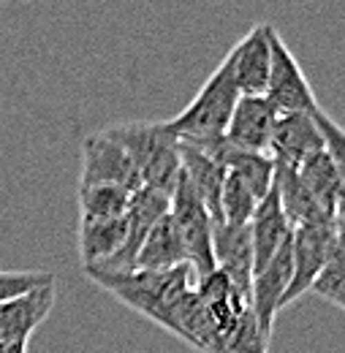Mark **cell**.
Listing matches in <instances>:
<instances>
[{
	"label": "cell",
	"mask_w": 345,
	"mask_h": 353,
	"mask_svg": "<svg viewBox=\"0 0 345 353\" xmlns=\"http://www.w3.org/2000/svg\"><path fill=\"white\" fill-rule=\"evenodd\" d=\"M277 114L266 95H239L223 133L226 144L245 152H266Z\"/></svg>",
	"instance_id": "obj_12"
},
{
	"label": "cell",
	"mask_w": 345,
	"mask_h": 353,
	"mask_svg": "<svg viewBox=\"0 0 345 353\" xmlns=\"http://www.w3.org/2000/svg\"><path fill=\"white\" fill-rule=\"evenodd\" d=\"M185 264H188V256H185L177 223H174L172 212H166L161 221L150 228L144 245L136 253L133 269H141V272H169V269H177V266Z\"/></svg>",
	"instance_id": "obj_17"
},
{
	"label": "cell",
	"mask_w": 345,
	"mask_h": 353,
	"mask_svg": "<svg viewBox=\"0 0 345 353\" xmlns=\"http://www.w3.org/2000/svg\"><path fill=\"white\" fill-rule=\"evenodd\" d=\"M269 22H259L253 30H248L234 49L223 57L231 79L239 90V95H264L272 68V49H269Z\"/></svg>",
	"instance_id": "obj_10"
},
{
	"label": "cell",
	"mask_w": 345,
	"mask_h": 353,
	"mask_svg": "<svg viewBox=\"0 0 345 353\" xmlns=\"http://www.w3.org/2000/svg\"><path fill=\"white\" fill-rule=\"evenodd\" d=\"M55 299H57V285L55 280H49L19 296L0 302V345L30 343L33 332L55 310Z\"/></svg>",
	"instance_id": "obj_11"
},
{
	"label": "cell",
	"mask_w": 345,
	"mask_h": 353,
	"mask_svg": "<svg viewBox=\"0 0 345 353\" xmlns=\"http://www.w3.org/2000/svg\"><path fill=\"white\" fill-rule=\"evenodd\" d=\"M269 49H272V68H269V82L264 95L272 101V106L280 114H288V112L315 114L321 109L318 98L304 77L299 60L294 57V52L275 28L269 30Z\"/></svg>",
	"instance_id": "obj_6"
},
{
	"label": "cell",
	"mask_w": 345,
	"mask_h": 353,
	"mask_svg": "<svg viewBox=\"0 0 345 353\" xmlns=\"http://www.w3.org/2000/svg\"><path fill=\"white\" fill-rule=\"evenodd\" d=\"M291 239L266 261V264L253 272V283H250V307L264 329V334L272 337L275 329V318L283 310V296L288 291L291 283Z\"/></svg>",
	"instance_id": "obj_13"
},
{
	"label": "cell",
	"mask_w": 345,
	"mask_h": 353,
	"mask_svg": "<svg viewBox=\"0 0 345 353\" xmlns=\"http://www.w3.org/2000/svg\"><path fill=\"white\" fill-rule=\"evenodd\" d=\"M310 291L315 296H321L324 302L345 310V228H340V225H337L329 259H326L324 269L318 272L315 283L310 285Z\"/></svg>",
	"instance_id": "obj_20"
},
{
	"label": "cell",
	"mask_w": 345,
	"mask_h": 353,
	"mask_svg": "<svg viewBox=\"0 0 345 353\" xmlns=\"http://www.w3.org/2000/svg\"><path fill=\"white\" fill-rule=\"evenodd\" d=\"M55 280L52 272H0V302Z\"/></svg>",
	"instance_id": "obj_24"
},
{
	"label": "cell",
	"mask_w": 345,
	"mask_h": 353,
	"mask_svg": "<svg viewBox=\"0 0 345 353\" xmlns=\"http://www.w3.org/2000/svg\"><path fill=\"white\" fill-rule=\"evenodd\" d=\"M130 190L115 188V185H87L79 188V210L82 218L106 221V218H123L128 212Z\"/></svg>",
	"instance_id": "obj_21"
},
{
	"label": "cell",
	"mask_w": 345,
	"mask_h": 353,
	"mask_svg": "<svg viewBox=\"0 0 345 353\" xmlns=\"http://www.w3.org/2000/svg\"><path fill=\"white\" fill-rule=\"evenodd\" d=\"M213 256L215 269L226 274L237 288L250 296L253 283V239L248 225L215 223L213 225Z\"/></svg>",
	"instance_id": "obj_14"
},
{
	"label": "cell",
	"mask_w": 345,
	"mask_h": 353,
	"mask_svg": "<svg viewBox=\"0 0 345 353\" xmlns=\"http://www.w3.org/2000/svg\"><path fill=\"white\" fill-rule=\"evenodd\" d=\"M87 185H115V188H126L130 193L141 188V179L130 155L103 131L90 133L82 147L79 188H87Z\"/></svg>",
	"instance_id": "obj_8"
},
{
	"label": "cell",
	"mask_w": 345,
	"mask_h": 353,
	"mask_svg": "<svg viewBox=\"0 0 345 353\" xmlns=\"http://www.w3.org/2000/svg\"><path fill=\"white\" fill-rule=\"evenodd\" d=\"M315 123H318V128H321L324 147H326V152H329V158H332V163H335V169H337V174H340V182H343V188H345V128L337 125L324 109L315 112Z\"/></svg>",
	"instance_id": "obj_23"
},
{
	"label": "cell",
	"mask_w": 345,
	"mask_h": 353,
	"mask_svg": "<svg viewBox=\"0 0 345 353\" xmlns=\"http://www.w3.org/2000/svg\"><path fill=\"white\" fill-rule=\"evenodd\" d=\"M103 133L130 155L144 188L172 196L182 172V158L179 139L166 123H123L103 128Z\"/></svg>",
	"instance_id": "obj_3"
},
{
	"label": "cell",
	"mask_w": 345,
	"mask_h": 353,
	"mask_svg": "<svg viewBox=\"0 0 345 353\" xmlns=\"http://www.w3.org/2000/svg\"><path fill=\"white\" fill-rule=\"evenodd\" d=\"M196 291H199V299L207 310V315L213 318L223 351L269 353L272 337L264 334L250 307V296L242 288H237L226 274H220L215 269L213 274L199 280Z\"/></svg>",
	"instance_id": "obj_2"
},
{
	"label": "cell",
	"mask_w": 345,
	"mask_h": 353,
	"mask_svg": "<svg viewBox=\"0 0 345 353\" xmlns=\"http://www.w3.org/2000/svg\"><path fill=\"white\" fill-rule=\"evenodd\" d=\"M126 236H128L126 215L123 218H106V221L82 218L79 221V253H82L85 269L106 264L126 245Z\"/></svg>",
	"instance_id": "obj_19"
},
{
	"label": "cell",
	"mask_w": 345,
	"mask_h": 353,
	"mask_svg": "<svg viewBox=\"0 0 345 353\" xmlns=\"http://www.w3.org/2000/svg\"><path fill=\"white\" fill-rule=\"evenodd\" d=\"M248 228H250V239H253V272H256L291 239V231H294L275 185L259 201Z\"/></svg>",
	"instance_id": "obj_15"
},
{
	"label": "cell",
	"mask_w": 345,
	"mask_h": 353,
	"mask_svg": "<svg viewBox=\"0 0 345 353\" xmlns=\"http://www.w3.org/2000/svg\"><path fill=\"white\" fill-rule=\"evenodd\" d=\"M179 158H182V174L188 176L190 188L196 190V196L201 199V204L207 207V212L213 215V221H220V190H223V179L226 169L215 155L182 144L179 141Z\"/></svg>",
	"instance_id": "obj_16"
},
{
	"label": "cell",
	"mask_w": 345,
	"mask_h": 353,
	"mask_svg": "<svg viewBox=\"0 0 345 353\" xmlns=\"http://www.w3.org/2000/svg\"><path fill=\"white\" fill-rule=\"evenodd\" d=\"M85 274L106 294H112L120 305L139 312L141 318L152 321L155 326L174 334V326L179 321V312L190 294L199 285V277L190 266H177L169 272H101L85 269Z\"/></svg>",
	"instance_id": "obj_1"
},
{
	"label": "cell",
	"mask_w": 345,
	"mask_h": 353,
	"mask_svg": "<svg viewBox=\"0 0 345 353\" xmlns=\"http://www.w3.org/2000/svg\"><path fill=\"white\" fill-rule=\"evenodd\" d=\"M237 101H239V90L234 85L231 71L223 60L210 74V79L201 85V90L196 92V98L177 117L166 120V125L182 144L207 150V147L223 141V133H226V125L231 120Z\"/></svg>",
	"instance_id": "obj_4"
},
{
	"label": "cell",
	"mask_w": 345,
	"mask_h": 353,
	"mask_svg": "<svg viewBox=\"0 0 345 353\" xmlns=\"http://www.w3.org/2000/svg\"><path fill=\"white\" fill-rule=\"evenodd\" d=\"M297 174H299L304 188H307V193L315 199V204L329 218H335L337 204L343 201L345 196V188L343 182H340V174H337L335 163H332V158H329V152H326V147L315 150L313 155H307L302 161V166L297 169Z\"/></svg>",
	"instance_id": "obj_18"
},
{
	"label": "cell",
	"mask_w": 345,
	"mask_h": 353,
	"mask_svg": "<svg viewBox=\"0 0 345 353\" xmlns=\"http://www.w3.org/2000/svg\"><path fill=\"white\" fill-rule=\"evenodd\" d=\"M337 234V223L321 221V223H302L294 225L291 231V283L288 291L283 296V307L294 305L297 299H302L310 291V285L315 283L318 272L324 269L332 242Z\"/></svg>",
	"instance_id": "obj_7"
},
{
	"label": "cell",
	"mask_w": 345,
	"mask_h": 353,
	"mask_svg": "<svg viewBox=\"0 0 345 353\" xmlns=\"http://www.w3.org/2000/svg\"><path fill=\"white\" fill-rule=\"evenodd\" d=\"M315 150H324V136L315 123V114H277L266 150V155L275 163V172H297L304 158Z\"/></svg>",
	"instance_id": "obj_9"
},
{
	"label": "cell",
	"mask_w": 345,
	"mask_h": 353,
	"mask_svg": "<svg viewBox=\"0 0 345 353\" xmlns=\"http://www.w3.org/2000/svg\"><path fill=\"white\" fill-rule=\"evenodd\" d=\"M259 196L250 190V185L245 179L226 172L223 179V190H220V221L217 223H231V225H248L256 207H259Z\"/></svg>",
	"instance_id": "obj_22"
},
{
	"label": "cell",
	"mask_w": 345,
	"mask_h": 353,
	"mask_svg": "<svg viewBox=\"0 0 345 353\" xmlns=\"http://www.w3.org/2000/svg\"><path fill=\"white\" fill-rule=\"evenodd\" d=\"M169 212L177 223L188 264L196 272V277L201 280V277L213 274L215 272V256H213V225H215V221L182 172H179V179L172 190Z\"/></svg>",
	"instance_id": "obj_5"
},
{
	"label": "cell",
	"mask_w": 345,
	"mask_h": 353,
	"mask_svg": "<svg viewBox=\"0 0 345 353\" xmlns=\"http://www.w3.org/2000/svg\"><path fill=\"white\" fill-rule=\"evenodd\" d=\"M0 353H28V343H11V345H0Z\"/></svg>",
	"instance_id": "obj_25"
}]
</instances>
